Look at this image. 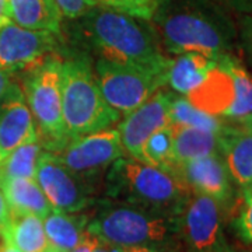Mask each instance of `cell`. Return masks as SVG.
<instances>
[{
    "label": "cell",
    "mask_w": 252,
    "mask_h": 252,
    "mask_svg": "<svg viewBox=\"0 0 252 252\" xmlns=\"http://www.w3.org/2000/svg\"><path fill=\"white\" fill-rule=\"evenodd\" d=\"M67 34L77 51L97 59L167 76L171 58L164 52L150 20L91 7L72 20Z\"/></svg>",
    "instance_id": "obj_1"
},
{
    "label": "cell",
    "mask_w": 252,
    "mask_h": 252,
    "mask_svg": "<svg viewBox=\"0 0 252 252\" xmlns=\"http://www.w3.org/2000/svg\"><path fill=\"white\" fill-rule=\"evenodd\" d=\"M165 54H233L237 28L216 0H157L150 17Z\"/></svg>",
    "instance_id": "obj_2"
},
{
    "label": "cell",
    "mask_w": 252,
    "mask_h": 252,
    "mask_svg": "<svg viewBox=\"0 0 252 252\" xmlns=\"http://www.w3.org/2000/svg\"><path fill=\"white\" fill-rule=\"evenodd\" d=\"M62 109L70 140L112 127L121 117L102 95L91 56L77 49L62 52Z\"/></svg>",
    "instance_id": "obj_3"
},
{
    "label": "cell",
    "mask_w": 252,
    "mask_h": 252,
    "mask_svg": "<svg viewBox=\"0 0 252 252\" xmlns=\"http://www.w3.org/2000/svg\"><path fill=\"white\" fill-rule=\"evenodd\" d=\"M87 228L112 247H181L177 216L109 198Z\"/></svg>",
    "instance_id": "obj_4"
},
{
    "label": "cell",
    "mask_w": 252,
    "mask_h": 252,
    "mask_svg": "<svg viewBox=\"0 0 252 252\" xmlns=\"http://www.w3.org/2000/svg\"><path fill=\"white\" fill-rule=\"evenodd\" d=\"M109 199L177 216L189 188L174 172L122 156L105 172Z\"/></svg>",
    "instance_id": "obj_5"
},
{
    "label": "cell",
    "mask_w": 252,
    "mask_h": 252,
    "mask_svg": "<svg viewBox=\"0 0 252 252\" xmlns=\"http://www.w3.org/2000/svg\"><path fill=\"white\" fill-rule=\"evenodd\" d=\"M62 52L49 56L26 72L24 95L35 121L38 142L49 153L61 152L70 142L63 121Z\"/></svg>",
    "instance_id": "obj_6"
},
{
    "label": "cell",
    "mask_w": 252,
    "mask_h": 252,
    "mask_svg": "<svg viewBox=\"0 0 252 252\" xmlns=\"http://www.w3.org/2000/svg\"><path fill=\"white\" fill-rule=\"evenodd\" d=\"M94 74L107 102L119 114L125 115L167 86L165 74L101 59H97Z\"/></svg>",
    "instance_id": "obj_7"
},
{
    "label": "cell",
    "mask_w": 252,
    "mask_h": 252,
    "mask_svg": "<svg viewBox=\"0 0 252 252\" xmlns=\"http://www.w3.org/2000/svg\"><path fill=\"white\" fill-rule=\"evenodd\" d=\"M35 181L55 212L79 213L94 203L93 181L70 171L55 153L41 154Z\"/></svg>",
    "instance_id": "obj_8"
},
{
    "label": "cell",
    "mask_w": 252,
    "mask_h": 252,
    "mask_svg": "<svg viewBox=\"0 0 252 252\" xmlns=\"http://www.w3.org/2000/svg\"><path fill=\"white\" fill-rule=\"evenodd\" d=\"M181 243L188 252H209L227 245L221 205L215 199L190 192L177 213Z\"/></svg>",
    "instance_id": "obj_9"
},
{
    "label": "cell",
    "mask_w": 252,
    "mask_h": 252,
    "mask_svg": "<svg viewBox=\"0 0 252 252\" xmlns=\"http://www.w3.org/2000/svg\"><path fill=\"white\" fill-rule=\"evenodd\" d=\"M55 154L70 171L94 181L98 175L108 171L112 162L125 156V150L118 127H108L72 139Z\"/></svg>",
    "instance_id": "obj_10"
},
{
    "label": "cell",
    "mask_w": 252,
    "mask_h": 252,
    "mask_svg": "<svg viewBox=\"0 0 252 252\" xmlns=\"http://www.w3.org/2000/svg\"><path fill=\"white\" fill-rule=\"evenodd\" d=\"M61 35L20 27L13 21L0 28V69L28 72L62 51Z\"/></svg>",
    "instance_id": "obj_11"
},
{
    "label": "cell",
    "mask_w": 252,
    "mask_h": 252,
    "mask_svg": "<svg viewBox=\"0 0 252 252\" xmlns=\"http://www.w3.org/2000/svg\"><path fill=\"white\" fill-rule=\"evenodd\" d=\"M172 93L160 89L140 107L126 114L118 126L121 143L125 153L133 158H142V149L146 140L158 129L171 125L170 101Z\"/></svg>",
    "instance_id": "obj_12"
},
{
    "label": "cell",
    "mask_w": 252,
    "mask_h": 252,
    "mask_svg": "<svg viewBox=\"0 0 252 252\" xmlns=\"http://www.w3.org/2000/svg\"><path fill=\"white\" fill-rule=\"evenodd\" d=\"M171 172L180 177L190 192L200 193L227 205L233 198V180L220 154L175 164Z\"/></svg>",
    "instance_id": "obj_13"
},
{
    "label": "cell",
    "mask_w": 252,
    "mask_h": 252,
    "mask_svg": "<svg viewBox=\"0 0 252 252\" xmlns=\"http://www.w3.org/2000/svg\"><path fill=\"white\" fill-rule=\"evenodd\" d=\"M38 140L35 121L23 89L13 83L0 104V153L6 157L20 146Z\"/></svg>",
    "instance_id": "obj_14"
},
{
    "label": "cell",
    "mask_w": 252,
    "mask_h": 252,
    "mask_svg": "<svg viewBox=\"0 0 252 252\" xmlns=\"http://www.w3.org/2000/svg\"><path fill=\"white\" fill-rule=\"evenodd\" d=\"M220 58L216 67L207 73L198 87L189 91L187 98L193 107L212 117L225 118L235 101V84Z\"/></svg>",
    "instance_id": "obj_15"
},
{
    "label": "cell",
    "mask_w": 252,
    "mask_h": 252,
    "mask_svg": "<svg viewBox=\"0 0 252 252\" xmlns=\"http://www.w3.org/2000/svg\"><path fill=\"white\" fill-rule=\"evenodd\" d=\"M220 156L231 180L241 188L252 182V135L235 125H225L220 133Z\"/></svg>",
    "instance_id": "obj_16"
},
{
    "label": "cell",
    "mask_w": 252,
    "mask_h": 252,
    "mask_svg": "<svg viewBox=\"0 0 252 252\" xmlns=\"http://www.w3.org/2000/svg\"><path fill=\"white\" fill-rule=\"evenodd\" d=\"M172 167L210 154H220V133L171 124ZM171 167V170H172ZM170 170V171H171Z\"/></svg>",
    "instance_id": "obj_17"
},
{
    "label": "cell",
    "mask_w": 252,
    "mask_h": 252,
    "mask_svg": "<svg viewBox=\"0 0 252 252\" xmlns=\"http://www.w3.org/2000/svg\"><path fill=\"white\" fill-rule=\"evenodd\" d=\"M219 58L200 52L177 55L171 59L167 70V84L177 94L187 95L205 80L207 73L216 67Z\"/></svg>",
    "instance_id": "obj_18"
},
{
    "label": "cell",
    "mask_w": 252,
    "mask_h": 252,
    "mask_svg": "<svg viewBox=\"0 0 252 252\" xmlns=\"http://www.w3.org/2000/svg\"><path fill=\"white\" fill-rule=\"evenodd\" d=\"M10 14L20 27L62 34L63 16L55 0H10Z\"/></svg>",
    "instance_id": "obj_19"
},
{
    "label": "cell",
    "mask_w": 252,
    "mask_h": 252,
    "mask_svg": "<svg viewBox=\"0 0 252 252\" xmlns=\"http://www.w3.org/2000/svg\"><path fill=\"white\" fill-rule=\"evenodd\" d=\"M0 189L9 205L10 213L34 215L45 219L54 209L35 180L9 178L0 181Z\"/></svg>",
    "instance_id": "obj_20"
},
{
    "label": "cell",
    "mask_w": 252,
    "mask_h": 252,
    "mask_svg": "<svg viewBox=\"0 0 252 252\" xmlns=\"http://www.w3.org/2000/svg\"><path fill=\"white\" fill-rule=\"evenodd\" d=\"M7 238L20 252H62L49 241L42 219L34 215L10 213Z\"/></svg>",
    "instance_id": "obj_21"
},
{
    "label": "cell",
    "mask_w": 252,
    "mask_h": 252,
    "mask_svg": "<svg viewBox=\"0 0 252 252\" xmlns=\"http://www.w3.org/2000/svg\"><path fill=\"white\" fill-rule=\"evenodd\" d=\"M42 221L49 241L62 252H72L87 234L89 219L84 215L52 210Z\"/></svg>",
    "instance_id": "obj_22"
},
{
    "label": "cell",
    "mask_w": 252,
    "mask_h": 252,
    "mask_svg": "<svg viewBox=\"0 0 252 252\" xmlns=\"http://www.w3.org/2000/svg\"><path fill=\"white\" fill-rule=\"evenodd\" d=\"M44 152L38 140L14 149L0 162V181L9 178L35 180L36 165Z\"/></svg>",
    "instance_id": "obj_23"
},
{
    "label": "cell",
    "mask_w": 252,
    "mask_h": 252,
    "mask_svg": "<svg viewBox=\"0 0 252 252\" xmlns=\"http://www.w3.org/2000/svg\"><path fill=\"white\" fill-rule=\"evenodd\" d=\"M220 61L231 73L235 84V101L228 111V119L238 121L252 114V76L245 69L241 61L233 54L223 55Z\"/></svg>",
    "instance_id": "obj_24"
},
{
    "label": "cell",
    "mask_w": 252,
    "mask_h": 252,
    "mask_svg": "<svg viewBox=\"0 0 252 252\" xmlns=\"http://www.w3.org/2000/svg\"><path fill=\"white\" fill-rule=\"evenodd\" d=\"M170 118H171V124L198 127L216 133L223 132V129L225 127L224 122H221L219 118L212 117L206 112L200 111L196 107H193L187 97H182L181 94H174V93L170 101Z\"/></svg>",
    "instance_id": "obj_25"
},
{
    "label": "cell",
    "mask_w": 252,
    "mask_h": 252,
    "mask_svg": "<svg viewBox=\"0 0 252 252\" xmlns=\"http://www.w3.org/2000/svg\"><path fill=\"white\" fill-rule=\"evenodd\" d=\"M140 161L170 171L172 167V127L158 129L150 136L142 149Z\"/></svg>",
    "instance_id": "obj_26"
},
{
    "label": "cell",
    "mask_w": 252,
    "mask_h": 252,
    "mask_svg": "<svg viewBox=\"0 0 252 252\" xmlns=\"http://www.w3.org/2000/svg\"><path fill=\"white\" fill-rule=\"evenodd\" d=\"M93 7H104L150 20L157 0H89Z\"/></svg>",
    "instance_id": "obj_27"
},
{
    "label": "cell",
    "mask_w": 252,
    "mask_h": 252,
    "mask_svg": "<svg viewBox=\"0 0 252 252\" xmlns=\"http://www.w3.org/2000/svg\"><path fill=\"white\" fill-rule=\"evenodd\" d=\"M234 227L237 234L252 245V192L244 190V205L235 217Z\"/></svg>",
    "instance_id": "obj_28"
},
{
    "label": "cell",
    "mask_w": 252,
    "mask_h": 252,
    "mask_svg": "<svg viewBox=\"0 0 252 252\" xmlns=\"http://www.w3.org/2000/svg\"><path fill=\"white\" fill-rule=\"evenodd\" d=\"M56 6L59 7L63 18L76 20L86 14L93 7L89 0H55Z\"/></svg>",
    "instance_id": "obj_29"
},
{
    "label": "cell",
    "mask_w": 252,
    "mask_h": 252,
    "mask_svg": "<svg viewBox=\"0 0 252 252\" xmlns=\"http://www.w3.org/2000/svg\"><path fill=\"white\" fill-rule=\"evenodd\" d=\"M240 44L248 62L252 64V14L244 16L240 21Z\"/></svg>",
    "instance_id": "obj_30"
},
{
    "label": "cell",
    "mask_w": 252,
    "mask_h": 252,
    "mask_svg": "<svg viewBox=\"0 0 252 252\" xmlns=\"http://www.w3.org/2000/svg\"><path fill=\"white\" fill-rule=\"evenodd\" d=\"M216 1L225 10H231L244 16L252 14V0H216Z\"/></svg>",
    "instance_id": "obj_31"
},
{
    "label": "cell",
    "mask_w": 252,
    "mask_h": 252,
    "mask_svg": "<svg viewBox=\"0 0 252 252\" xmlns=\"http://www.w3.org/2000/svg\"><path fill=\"white\" fill-rule=\"evenodd\" d=\"M10 221V209L6 198L3 195V190L0 189V235L4 234Z\"/></svg>",
    "instance_id": "obj_32"
},
{
    "label": "cell",
    "mask_w": 252,
    "mask_h": 252,
    "mask_svg": "<svg viewBox=\"0 0 252 252\" xmlns=\"http://www.w3.org/2000/svg\"><path fill=\"white\" fill-rule=\"evenodd\" d=\"M117 252H181L180 247L156 248V247H115Z\"/></svg>",
    "instance_id": "obj_33"
},
{
    "label": "cell",
    "mask_w": 252,
    "mask_h": 252,
    "mask_svg": "<svg viewBox=\"0 0 252 252\" xmlns=\"http://www.w3.org/2000/svg\"><path fill=\"white\" fill-rule=\"evenodd\" d=\"M13 83L14 81L11 80V73L0 69V104L3 102V99L6 97V94L9 93Z\"/></svg>",
    "instance_id": "obj_34"
},
{
    "label": "cell",
    "mask_w": 252,
    "mask_h": 252,
    "mask_svg": "<svg viewBox=\"0 0 252 252\" xmlns=\"http://www.w3.org/2000/svg\"><path fill=\"white\" fill-rule=\"evenodd\" d=\"M90 231V230H89ZM91 252H117L115 247L109 245L105 241L99 240L97 235L93 234V241H91Z\"/></svg>",
    "instance_id": "obj_35"
},
{
    "label": "cell",
    "mask_w": 252,
    "mask_h": 252,
    "mask_svg": "<svg viewBox=\"0 0 252 252\" xmlns=\"http://www.w3.org/2000/svg\"><path fill=\"white\" fill-rule=\"evenodd\" d=\"M11 23L10 14V0H0V28Z\"/></svg>",
    "instance_id": "obj_36"
},
{
    "label": "cell",
    "mask_w": 252,
    "mask_h": 252,
    "mask_svg": "<svg viewBox=\"0 0 252 252\" xmlns=\"http://www.w3.org/2000/svg\"><path fill=\"white\" fill-rule=\"evenodd\" d=\"M0 252H20L17 248L9 241V238H7V230H6L4 234L0 235Z\"/></svg>",
    "instance_id": "obj_37"
},
{
    "label": "cell",
    "mask_w": 252,
    "mask_h": 252,
    "mask_svg": "<svg viewBox=\"0 0 252 252\" xmlns=\"http://www.w3.org/2000/svg\"><path fill=\"white\" fill-rule=\"evenodd\" d=\"M91 241H93V233L89 231V228H87V234H86L84 241L77 248H74L72 252H91Z\"/></svg>",
    "instance_id": "obj_38"
},
{
    "label": "cell",
    "mask_w": 252,
    "mask_h": 252,
    "mask_svg": "<svg viewBox=\"0 0 252 252\" xmlns=\"http://www.w3.org/2000/svg\"><path fill=\"white\" fill-rule=\"evenodd\" d=\"M237 126L241 127L247 133H251L252 135V114L248 115V117L243 118V119H238L237 121Z\"/></svg>",
    "instance_id": "obj_39"
},
{
    "label": "cell",
    "mask_w": 252,
    "mask_h": 252,
    "mask_svg": "<svg viewBox=\"0 0 252 252\" xmlns=\"http://www.w3.org/2000/svg\"><path fill=\"white\" fill-rule=\"evenodd\" d=\"M209 252H235L228 244L224 245V247H221V248H217V250H213V251H209Z\"/></svg>",
    "instance_id": "obj_40"
},
{
    "label": "cell",
    "mask_w": 252,
    "mask_h": 252,
    "mask_svg": "<svg viewBox=\"0 0 252 252\" xmlns=\"http://www.w3.org/2000/svg\"><path fill=\"white\" fill-rule=\"evenodd\" d=\"M244 190H245V192H252V182L247 187V188H244Z\"/></svg>",
    "instance_id": "obj_41"
},
{
    "label": "cell",
    "mask_w": 252,
    "mask_h": 252,
    "mask_svg": "<svg viewBox=\"0 0 252 252\" xmlns=\"http://www.w3.org/2000/svg\"><path fill=\"white\" fill-rule=\"evenodd\" d=\"M3 158H4V157H3V156H1V153H0V162H1V160H3Z\"/></svg>",
    "instance_id": "obj_42"
}]
</instances>
